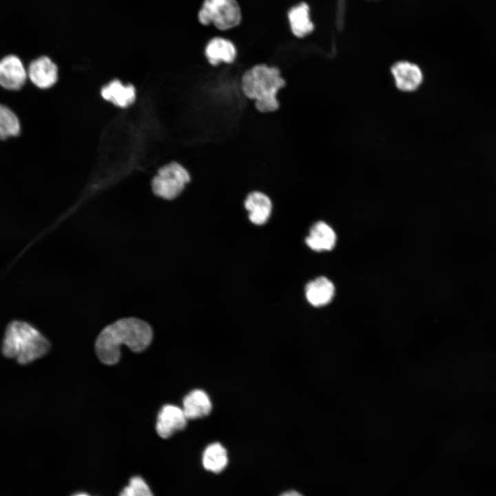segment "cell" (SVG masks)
<instances>
[{"label": "cell", "mask_w": 496, "mask_h": 496, "mask_svg": "<svg viewBox=\"0 0 496 496\" xmlns=\"http://www.w3.org/2000/svg\"><path fill=\"white\" fill-rule=\"evenodd\" d=\"M152 337V329L145 321L135 318L120 319L101 331L96 340V353L103 363L114 364L121 358L122 345L140 352L150 344Z\"/></svg>", "instance_id": "1"}, {"label": "cell", "mask_w": 496, "mask_h": 496, "mask_svg": "<svg viewBox=\"0 0 496 496\" xmlns=\"http://www.w3.org/2000/svg\"><path fill=\"white\" fill-rule=\"evenodd\" d=\"M285 86L286 81L280 68L264 63L246 70L240 83L243 96L253 101L255 108L260 113L273 112L279 108L277 96Z\"/></svg>", "instance_id": "2"}, {"label": "cell", "mask_w": 496, "mask_h": 496, "mask_svg": "<svg viewBox=\"0 0 496 496\" xmlns=\"http://www.w3.org/2000/svg\"><path fill=\"white\" fill-rule=\"evenodd\" d=\"M48 340L33 326L23 322H11L6 327L2 343L3 354L21 364L43 356L50 349Z\"/></svg>", "instance_id": "3"}, {"label": "cell", "mask_w": 496, "mask_h": 496, "mask_svg": "<svg viewBox=\"0 0 496 496\" xmlns=\"http://www.w3.org/2000/svg\"><path fill=\"white\" fill-rule=\"evenodd\" d=\"M198 19L204 25L213 24L220 30H227L240 23L242 14L236 0H204Z\"/></svg>", "instance_id": "4"}, {"label": "cell", "mask_w": 496, "mask_h": 496, "mask_svg": "<svg viewBox=\"0 0 496 496\" xmlns=\"http://www.w3.org/2000/svg\"><path fill=\"white\" fill-rule=\"evenodd\" d=\"M191 180L189 171L176 161L162 166L152 180V189L155 195L166 200L178 196Z\"/></svg>", "instance_id": "5"}, {"label": "cell", "mask_w": 496, "mask_h": 496, "mask_svg": "<svg viewBox=\"0 0 496 496\" xmlns=\"http://www.w3.org/2000/svg\"><path fill=\"white\" fill-rule=\"evenodd\" d=\"M28 77L21 60L16 55L9 54L0 60V85L9 90H18L25 84Z\"/></svg>", "instance_id": "6"}, {"label": "cell", "mask_w": 496, "mask_h": 496, "mask_svg": "<svg viewBox=\"0 0 496 496\" xmlns=\"http://www.w3.org/2000/svg\"><path fill=\"white\" fill-rule=\"evenodd\" d=\"M237 56L238 50L235 44L222 37L211 38L204 48V56L212 67L222 63L231 65L236 61Z\"/></svg>", "instance_id": "7"}, {"label": "cell", "mask_w": 496, "mask_h": 496, "mask_svg": "<svg viewBox=\"0 0 496 496\" xmlns=\"http://www.w3.org/2000/svg\"><path fill=\"white\" fill-rule=\"evenodd\" d=\"M187 420L183 409L173 404H166L158 414L156 432L161 437L167 439L175 432L184 429Z\"/></svg>", "instance_id": "8"}, {"label": "cell", "mask_w": 496, "mask_h": 496, "mask_svg": "<svg viewBox=\"0 0 496 496\" xmlns=\"http://www.w3.org/2000/svg\"><path fill=\"white\" fill-rule=\"evenodd\" d=\"M28 76L37 87L50 88L57 81L58 68L50 58L47 56H41L30 63Z\"/></svg>", "instance_id": "9"}, {"label": "cell", "mask_w": 496, "mask_h": 496, "mask_svg": "<svg viewBox=\"0 0 496 496\" xmlns=\"http://www.w3.org/2000/svg\"><path fill=\"white\" fill-rule=\"evenodd\" d=\"M391 72L397 87L402 91H414L422 82V70L416 64L409 61L396 63L393 65Z\"/></svg>", "instance_id": "10"}, {"label": "cell", "mask_w": 496, "mask_h": 496, "mask_svg": "<svg viewBox=\"0 0 496 496\" xmlns=\"http://www.w3.org/2000/svg\"><path fill=\"white\" fill-rule=\"evenodd\" d=\"M244 205L249 212V219L256 225L265 224L271 216V199L262 192L253 191L249 193L245 198Z\"/></svg>", "instance_id": "11"}, {"label": "cell", "mask_w": 496, "mask_h": 496, "mask_svg": "<svg viewBox=\"0 0 496 496\" xmlns=\"http://www.w3.org/2000/svg\"><path fill=\"white\" fill-rule=\"evenodd\" d=\"M101 96L106 101L120 107L125 108L136 100V89L132 84L123 85L114 79L101 90Z\"/></svg>", "instance_id": "12"}, {"label": "cell", "mask_w": 496, "mask_h": 496, "mask_svg": "<svg viewBox=\"0 0 496 496\" xmlns=\"http://www.w3.org/2000/svg\"><path fill=\"white\" fill-rule=\"evenodd\" d=\"M305 242L315 251H330L335 245L336 234L326 223L318 221L311 227Z\"/></svg>", "instance_id": "13"}, {"label": "cell", "mask_w": 496, "mask_h": 496, "mask_svg": "<svg viewBox=\"0 0 496 496\" xmlns=\"http://www.w3.org/2000/svg\"><path fill=\"white\" fill-rule=\"evenodd\" d=\"M335 293L333 282L324 276L316 278L305 286V296L314 307H322L329 303Z\"/></svg>", "instance_id": "14"}, {"label": "cell", "mask_w": 496, "mask_h": 496, "mask_svg": "<svg viewBox=\"0 0 496 496\" xmlns=\"http://www.w3.org/2000/svg\"><path fill=\"white\" fill-rule=\"evenodd\" d=\"M288 19L293 34L303 38L314 30V25L310 18L309 6L301 2L293 6L288 12Z\"/></svg>", "instance_id": "15"}, {"label": "cell", "mask_w": 496, "mask_h": 496, "mask_svg": "<svg viewBox=\"0 0 496 496\" xmlns=\"http://www.w3.org/2000/svg\"><path fill=\"white\" fill-rule=\"evenodd\" d=\"M211 407L208 395L199 389L191 391L183 400V410L187 420L207 416L209 414Z\"/></svg>", "instance_id": "16"}, {"label": "cell", "mask_w": 496, "mask_h": 496, "mask_svg": "<svg viewBox=\"0 0 496 496\" xmlns=\"http://www.w3.org/2000/svg\"><path fill=\"white\" fill-rule=\"evenodd\" d=\"M204 468L213 473L222 472L228 464V455L225 448L218 442L208 445L202 455Z\"/></svg>", "instance_id": "17"}, {"label": "cell", "mask_w": 496, "mask_h": 496, "mask_svg": "<svg viewBox=\"0 0 496 496\" xmlns=\"http://www.w3.org/2000/svg\"><path fill=\"white\" fill-rule=\"evenodd\" d=\"M21 131L17 115L7 106L0 104V139L16 136Z\"/></svg>", "instance_id": "18"}, {"label": "cell", "mask_w": 496, "mask_h": 496, "mask_svg": "<svg viewBox=\"0 0 496 496\" xmlns=\"http://www.w3.org/2000/svg\"><path fill=\"white\" fill-rule=\"evenodd\" d=\"M128 485L132 488L138 496H154L148 484L140 476L132 477L130 479Z\"/></svg>", "instance_id": "19"}, {"label": "cell", "mask_w": 496, "mask_h": 496, "mask_svg": "<svg viewBox=\"0 0 496 496\" xmlns=\"http://www.w3.org/2000/svg\"><path fill=\"white\" fill-rule=\"evenodd\" d=\"M119 496H138L130 485L125 486L120 493Z\"/></svg>", "instance_id": "20"}, {"label": "cell", "mask_w": 496, "mask_h": 496, "mask_svg": "<svg viewBox=\"0 0 496 496\" xmlns=\"http://www.w3.org/2000/svg\"><path fill=\"white\" fill-rule=\"evenodd\" d=\"M279 496H302V495L296 490H290L282 493Z\"/></svg>", "instance_id": "21"}, {"label": "cell", "mask_w": 496, "mask_h": 496, "mask_svg": "<svg viewBox=\"0 0 496 496\" xmlns=\"http://www.w3.org/2000/svg\"><path fill=\"white\" fill-rule=\"evenodd\" d=\"M72 496H90V495L86 493H76Z\"/></svg>", "instance_id": "22"}]
</instances>
